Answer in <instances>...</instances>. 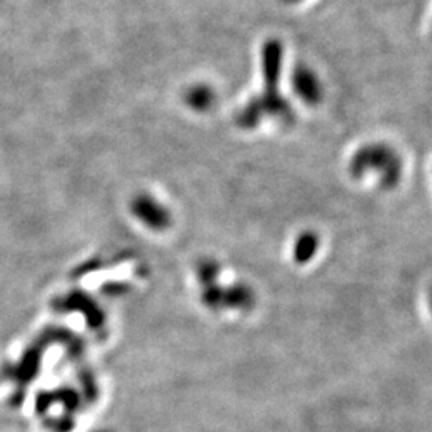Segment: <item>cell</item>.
Wrapping results in <instances>:
<instances>
[{"instance_id": "8992f818", "label": "cell", "mask_w": 432, "mask_h": 432, "mask_svg": "<svg viewBox=\"0 0 432 432\" xmlns=\"http://www.w3.org/2000/svg\"><path fill=\"white\" fill-rule=\"evenodd\" d=\"M282 2H285V3H290V5H293V3H300L301 0H282Z\"/></svg>"}, {"instance_id": "277c9868", "label": "cell", "mask_w": 432, "mask_h": 432, "mask_svg": "<svg viewBox=\"0 0 432 432\" xmlns=\"http://www.w3.org/2000/svg\"><path fill=\"white\" fill-rule=\"evenodd\" d=\"M213 101H215V92L207 85H196L187 92V103L200 111L210 107Z\"/></svg>"}, {"instance_id": "7a4b0ae2", "label": "cell", "mask_w": 432, "mask_h": 432, "mask_svg": "<svg viewBox=\"0 0 432 432\" xmlns=\"http://www.w3.org/2000/svg\"><path fill=\"white\" fill-rule=\"evenodd\" d=\"M400 159L392 149L384 144L365 146L361 153H357L352 164L354 175H368V171L378 170L379 183L386 187H391L400 180Z\"/></svg>"}, {"instance_id": "3957f363", "label": "cell", "mask_w": 432, "mask_h": 432, "mask_svg": "<svg viewBox=\"0 0 432 432\" xmlns=\"http://www.w3.org/2000/svg\"><path fill=\"white\" fill-rule=\"evenodd\" d=\"M291 87L301 101L316 106L324 98V87L317 72L304 62L296 64L291 72Z\"/></svg>"}, {"instance_id": "5b68a950", "label": "cell", "mask_w": 432, "mask_h": 432, "mask_svg": "<svg viewBox=\"0 0 432 432\" xmlns=\"http://www.w3.org/2000/svg\"><path fill=\"white\" fill-rule=\"evenodd\" d=\"M316 250H317V237L312 236V234H304L295 247L296 258H298V261H308L309 258L314 257Z\"/></svg>"}, {"instance_id": "6da1fadb", "label": "cell", "mask_w": 432, "mask_h": 432, "mask_svg": "<svg viewBox=\"0 0 432 432\" xmlns=\"http://www.w3.org/2000/svg\"><path fill=\"white\" fill-rule=\"evenodd\" d=\"M284 66V44L279 39H268L261 46V71L264 90L242 109L239 121L245 127H254L261 119L275 117L291 122L293 111L280 92V77Z\"/></svg>"}]
</instances>
